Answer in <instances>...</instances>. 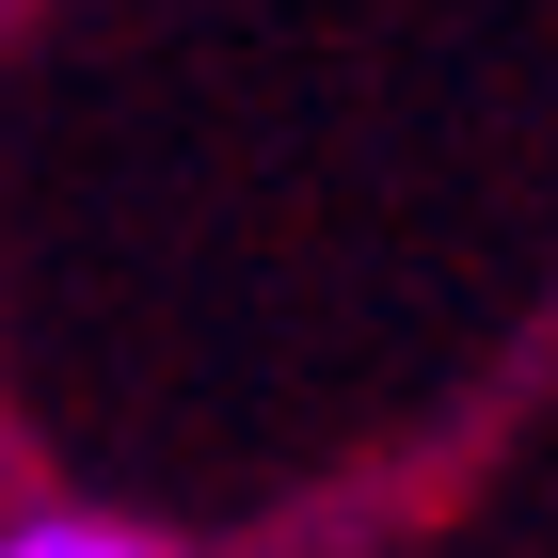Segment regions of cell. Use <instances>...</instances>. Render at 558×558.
I'll return each instance as SVG.
<instances>
[{
  "mask_svg": "<svg viewBox=\"0 0 558 558\" xmlns=\"http://www.w3.org/2000/svg\"><path fill=\"white\" fill-rule=\"evenodd\" d=\"M0 558H160V543H144V526H81V511H33V526H16Z\"/></svg>",
  "mask_w": 558,
  "mask_h": 558,
  "instance_id": "cell-1",
  "label": "cell"
}]
</instances>
